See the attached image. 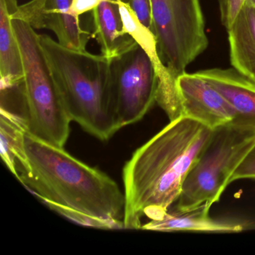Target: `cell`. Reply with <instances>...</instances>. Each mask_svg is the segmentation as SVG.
<instances>
[{
	"mask_svg": "<svg viewBox=\"0 0 255 255\" xmlns=\"http://www.w3.org/2000/svg\"><path fill=\"white\" fill-rule=\"evenodd\" d=\"M150 4L159 58L177 83L208 47L200 0H150Z\"/></svg>",
	"mask_w": 255,
	"mask_h": 255,
	"instance_id": "6",
	"label": "cell"
},
{
	"mask_svg": "<svg viewBox=\"0 0 255 255\" xmlns=\"http://www.w3.org/2000/svg\"><path fill=\"white\" fill-rule=\"evenodd\" d=\"M213 129L181 116L137 149L122 173L125 229H141L144 216L162 217L176 203Z\"/></svg>",
	"mask_w": 255,
	"mask_h": 255,
	"instance_id": "1",
	"label": "cell"
},
{
	"mask_svg": "<svg viewBox=\"0 0 255 255\" xmlns=\"http://www.w3.org/2000/svg\"><path fill=\"white\" fill-rule=\"evenodd\" d=\"M126 1V0H125ZM138 20L153 33V17H152L150 0H127Z\"/></svg>",
	"mask_w": 255,
	"mask_h": 255,
	"instance_id": "19",
	"label": "cell"
},
{
	"mask_svg": "<svg viewBox=\"0 0 255 255\" xmlns=\"http://www.w3.org/2000/svg\"><path fill=\"white\" fill-rule=\"evenodd\" d=\"M159 77L148 55L138 45L110 62L112 107L119 128L141 121L156 103Z\"/></svg>",
	"mask_w": 255,
	"mask_h": 255,
	"instance_id": "7",
	"label": "cell"
},
{
	"mask_svg": "<svg viewBox=\"0 0 255 255\" xmlns=\"http://www.w3.org/2000/svg\"><path fill=\"white\" fill-rule=\"evenodd\" d=\"M182 116L197 121L211 129L240 116L235 109L206 80L194 74L183 73L177 79Z\"/></svg>",
	"mask_w": 255,
	"mask_h": 255,
	"instance_id": "9",
	"label": "cell"
},
{
	"mask_svg": "<svg viewBox=\"0 0 255 255\" xmlns=\"http://www.w3.org/2000/svg\"><path fill=\"white\" fill-rule=\"evenodd\" d=\"M210 209L203 204L193 210L181 211L171 206L162 217L150 220L141 229L161 232L240 233L247 228V224L234 219L210 217Z\"/></svg>",
	"mask_w": 255,
	"mask_h": 255,
	"instance_id": "11",
	"label": "cell"
},
{
	"mask_svg": "<svg viewBox=\"0 0 255 255\" xmlns=\"http://www.w3.org/2000/svg\"><path fill=\"white\" fill-rule=\"evenodd\" d=\"M0 77L1 91L19 87L23 77L21 53L6 0H0Z\"/></svg>",
	"mask_w": 255,
	"mask_h": 255,
	"instance_id": "15",
	"label": "cell"
},
{
	"mask_svg": "<svg viewBox=\"0 0 255 255\" xmlns=\"http://www.w3.org/2000/svg\"><path fill=\"white\" fill-rule=\"evenodd\" d=\"M242 179H255V145L234 171L229 184Z\"/></svg>",
	"mask_w": 255,
	"mask_h": 255,
	"instance_id": "18",
	"label": "cell"
},
{
	"mask_svg": "<svg viewBox=\"0 0 255 255\" xmlns=\"http://www.w3.org/2000/svg\"><path fill=\"white\" fill-rule=\"evenodd\" d=\"M255 145V119L240 116L213 129L188 174L175 207L181 211L219 202L234 171Z\"/></svg>",
	"mask_w": 255,
	"mask_h": 255,
	"instance_id": "5",
	"label": "cell"
},
{
	"mask_svg": "<svg viewBox=\"0 0 255 255\" xmlns=\"http://www.w3.org/2000/svg\"><path fill=\"white\" fill-rule=\"evenodd\" d=\"M24 147L27 167L19 170L17 178L41 201L101 219L124 221L125 194L107 174L26 132Z\"/></svg>",
	"mask_w": 255,
	"mask_h": 255,
	"instance_id": "2",
	"label": "cell"
},
{
	"mask_svg": "<svg viewBox=\"0 0 255 255\" xmlns=\"http://www.w3.org/2000/svg\"><path fill=\"white\" fill-rule=\"evenodd\" d=\"M233 68L255 80V11L244 5L227 29Z\"/></svg>",
	"mask_w": 255,
	"mask_h": 255,
	"instance_id": "14",
	"label": "cell"
},
{
	"mask_svg": "<svg viewBox=\"0 0 255 255\" xmlns=\"http://www.w3.org/2000/svg\"><path fill=\"white\" fill-rule=\"evenodd\" d=\"M220 11L221 22L226 29L231 26L233 22L243 9L246 0H218Z\"/></svg>",
	"mask_w": 255,
	"mask_h": 255,
	"instance_id": "17",
	"label": "cell"
},
{
	"mask_svg": "<svg viewBox=\"0 0 255 255\" xmlns=\"http://www.w3.org/2000/svg\"><path fill=\"white\" fill-rule=\"evenodd\" d=\"M245 5L252 8V9L255 11V0H246Z\"/></svg>",
	"mask_w": 255,
	"mask_h": 255,
	"instance_id": "21",
	"label": "cell"
},
{
	"mask_svg": "<svg viewBox=\"0 0 255 255\" xmlns=\"http://www.w3.org/2000/svg\"><path fill=\"white\" fill-rule=\"evenodd\" d=\"M105 0H72L71 12L80 17L83 14L96 9Z\"/></svg>",
	"mask_w": 255,
	"mask_h": 255,
	"instance_id": "20",
	"label": "cell"
},
{
	"mask_svg": "<svg viewBox=\"0 0 255 255\" xmlns=\"http://www.w3.org/2000/svg\"><path fill=\"white\" fill-rule=\"evenodd\" d=\"M94 32L101 54L112 60L137 44L126 32L117 0H105L92 11Z\"/></svg>",
	"mask_w": 255,
	"mask_h": 255,
	"instance_id": "12",
	"label": "cell"
},
{
	"mask_svg": "<svg viewBox=\"0 0 255 255\" xmlns=\"http://www.w3.org/2000/svg\"><path fill=\"white\" fill-rule=\"evenodd\" d=\"M41 201L50 210L79 225L100 229H125L124 221L101 219L48 200H43Z\"/></svg>",
	"mask_w": 255,
	"mask_h": 255,
	"instance_id": "16",
	"label": "cell"
},
{
	"mask_svg": "<svg viewBox=\"0 0 255 255\" xmlns=\"http://www.w3.org/2000/svg\"><path fill=\"white\" fill-rule=\"evenodd\" d=\"M6 1L11 18L23 20L34 29L52 31L58 42L68 48L86 50L90 34L71 12L72 0H30L22 5L17 0Z\"/></svg>",
	"mask_w": 255,
	"mask_h": 255,
	"instance_id": "8",
	"label": "cell"
},
{
	"mask_svg": "<svg viewBox=\"0 0 255 255\" xmlns=\"http://www.w3.org/2000/svg\"><path fill=\"white\" fill-rule=\"evenodd\" d=\"M211 85L237 113L255 119V80L235 68H210L195 72Z\"/></svg>",
	"mask_w": 255,
	"mask_h": 255,
	"instance_id": "13",
	"label": "cell"
},
{
	"mask_svg": "<svg viewBox=\"0 0 255 255\" xmlns=\"http://www.w3.org/2000/svg\"><path fill=\"white\" fill-rule=\"evenodd\" d=\"M50 72L71 122L101 141L121 128L112 107L110 62L105 56L74 50L39 35Z\"/></svg>",
	"mask_w": 255,
	"mask_h": 255,
	"instance_id": "3",
	"label": "cell"
},
{
	"mask_svg": "<svg viewBox=\"0 0 255 255\" xmlns=\"http://www.w3.org/2000/svg\"><path fill=\"white\" fill-rule=\"evenodd\" d=\"M12 25L23 63L19 94L26 132L64 148L69 137L71 120L46 60L39 34L18 19H12Z\"/></svg>",
	"mask_w": 255,
	"mask_h": 255,
	"instance_id": "4",
	"label": "cell"
},
{
	"mask_svg": "<svg viewBox=\"0 0 255 255\" xmlns=\"http://www.w3.org/2000/svg\"><path fill=\"white\" fill-rule=\"evenodd\" d=\"M121 15L126 32L144 50L151 59L159 77L156 103L165 112L170 122L182 116V108L177 93V83L161 62L154 34L138 20L125 0H118Z\"/></svg>",
	"mask_w": 255,
	"mask_h": 255,
	"instance_id": "10",
	"label": "cell"
}]
</instances>
